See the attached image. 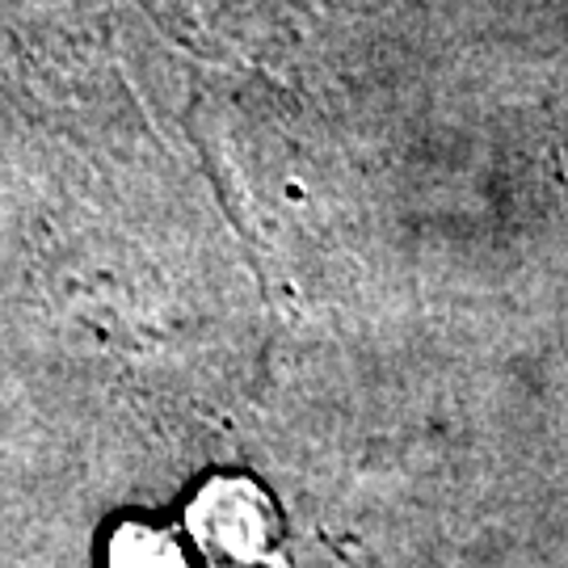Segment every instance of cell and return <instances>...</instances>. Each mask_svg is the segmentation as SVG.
<instances>
[{
    "mask_svg": "<svg viewBox=\"0 0 568 568\" xmlns=\"http://www.w3.org/2000/svg\"><path fill=\"white\" fill-rule=\"evenodd\" d=\"M190 530L211 565L248 568L274 544V509L262 488L248 480H220L194 501Z\"/></svg>",
    "mask_w": 568,
    "mask_h": 568,
    "instance_id": "1",
    "label": "cell"
},
{
    "mask_svg": "<svg viewBox=\"0 0 568 568\" xmlns=\"http://www.w3.org/2000/svg\"><path fill=\"white\" fill-rule=\"evenodd\" d=\"M110 568H185V560L161 530L122 527L110 544Z\"/></svg>",
    "mask_w": 568,
    "mask_h": 568,
    "instance_id": "2",
    "label": "cell"
}]
</instances>
